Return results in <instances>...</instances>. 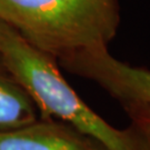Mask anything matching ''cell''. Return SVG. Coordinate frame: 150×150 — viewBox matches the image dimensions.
Listing matches in <instances>:
<instances>
[{
	"mask_svg": "<svg viewBox=\"0 0 150 150\" xmlns=\"http://www.w3.org/2000/svg\"><path fill=\"white\" fill-rule=\"evenodd\" d=\"M0 57L31 97L40 119H58L106 150H150V144L134 126L118 129L95 112L64 78L56 60L30 46L2 20Z\"/></svg>",
	"mask_w": 150,
	"mask_h": 150,
	"instance_id": "1",
	"label": "cell"
},
{
	"mask_svg": "<svg viewBox=\"0 0 150 150\" xmlns=\"http://www.w3.org/2000/svg\"><path fill=\"white\" fill-rule=\"evenodd\" d=\"M0 20L54 60L108 49L117 35V0H0Z\"/></svg>",
	"mask_w": 150,
	"mask_h": 150,
	"instance_id": "2",
	"label": "cell"
},
{
	"mask_svg": "<svg viewBox=\"0 0 150 150\" xmlns=\"http://www.w3.org/2000/svg\"><path fill=\"white\" fill-rule=\"evenodd\" d=\"M60 64L71 74L96 82L121 105L150 106V70L120 61L108 49L79 52Z\"/></svg>",
	"mask_w": 150,
	"mask_h": 150,
	"instance_id": "3",
	"label": "cell"
},
{
	"mask_svg": "<svg viewBox=\"0 0 150 150\" xmlns=\"http://www.w3.org/2000/svg\"><path fill=\"white\" fill-rule=\"evenodd\" d=\"M0 150H106L95 139L60 121L39 119L0 131Z\"/></svg>",
	"mask_w": 150,
	"mask_h": 150,
	"instance_id": "4",
	"label": "cell"
},
{
	"mask_svg": "<svg viewBox=\"0 0 150 150\" xmlns=\"http://www.w3.org/2000/svg\"><path fill=\"white\" fill-rule=\"evenodd\" d=\"M40 119L31 97L0 57V131L23 127Z\"/></svg>",
	"mask_w": 150,
	"mask_h": 150,
	"instance_id": "5",
	"label": "cell"
},
{
	"mask_svg": "<svg viewBox=\"0 0 150 150\" xmlns=\"http://www.w3.org/2000/svg\"><path fill=\"white\" fill-rule=\"evenodd\" d=\"M134 128L150 144V106L141 103L122 105Z\"/></svg>",
	"mask_w": 150,
	"mask_h": 150,
	"instance_id": "6",
	"label": "cell"
}]
</instances>
